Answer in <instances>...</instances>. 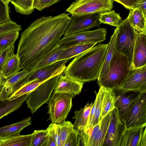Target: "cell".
Instances as JSON below:
<instances>
[{
	"label": "cell",
	"mask_w": 146,
	"mask_h": 146,
	"mask_svg": "<svg viewBox=\"0 0 146 146\" xmlns=\"http://www.w3.org/2000/svg\"><path fill=\"white\" fill-rule=\"evenodd\" d=\"M96 44L90 43L79 44L64 49L60 54L58 60H70L92 48Z\"/></svg>",
	"instance_id": "25"
},
{
	"label": "cell",
	"mask_w": 146,
	"mask_h": 146,
	"mask_svg": "<svg viewBox=\"0 0 146 146\" xmlns=\"http://www.w3.org/2000/svg\"><path fill=\"white\" fill-rule=\"evenodd\" d=\"M84 84L77 80L64 76L62 74L60 75L54 92L68 94L73 97L80 93Z\"/></svg>",
	"instance_id": "18"
},
{
	"label": "cell",
	"mask_w": 146,
	"mask_h": 146,
	"mask_svg": "<svg viewBox=\"0 0 146 146\" xmlns=\"http://www.w3.org/2000/svg\"><path fill=\"white\" fill-rule=\"evenodd\" d=\"M137 8L146 15V0H141L137 3L134 8Z\"/></svg>",
	"instance_id": "44"
},
{
	"label": "cell",
	"mask_w": 146,
	"mask_h": 146,
	"mask_svg": "<svg viewBox=\"0 0 146 146\" xmlns=\"http://www.w3.org/2000/svg\"><path fill=\"white\" fill-rule=\"evenodd\" d=\"M48 131L45 130H35L33 132L30 146H42L46 138Z\"/></svg>",
	"instance_id": "36"
},
{
	"label": "cell",
	"mask_w": 146,
	"mask_h": 146,
	"mask_svg": "<svg viewBox=\"0 0 146 146\" xmlns=\"http://www.w3.org/2000/svg\"><path fill=\"white\" fill-rule=\"evenodd\" d=\"M107 33L106 28L80 32L64 36L60 39L58 44L60 47L65 49L79 44H97L106 40Z\"/></svg>",
	"instance_id": "7"
},
{
	"label": "cell",
	"mask_w": 146,
	"mask_h": 146,
	"mask_svg": "<svg viewBox=\"0 0 146 146\" xmlns=\"http://www.w3.org/2000/svg\"><path fill=\"white\" fill-rule=\"evenodd\" d=\"M113 3V0H76L66 11L71 15L101 13L111 10Z\"/></svg>",
	"instance_id": "9"
},
{
	"label": "cell",
	"mask_w": 146,
	"mask_h": 146,
	"mask_svg": "<svg viewBox=\"0 0 146 146\" xmlns=\"http://www.w3.org/2000/svg\"><path fill=\"white\" fill-rule=\"evenodd\" d=\"M140 146H146V128L145 127L142 135L140 143Z\"/></svg>",
	"instance_id": "45"
},
{
	"label": "cell",
	"mask_w": 146,
	"mask_h": 146,
	"mask_svg": "<svg viewBox=\"0 0 146 146\" xmlns=\"http://www.w3.org/2000/svg\"><path fill=\"white\" fill-rule=\"evenodd\" d=\"M108 45L99 43L75 56L64 71V75L84 83L97 79Z\"/></svg>",
	"instance_id": "2"
},
{
	"label": "cell",
	"mask_w": 146,
	"mask_h": 146,
	"mask_svg": "<svg viewBox=\"0 0 146 146\" xmlns=\"http://www.w3.org/2000/svg\"><path fill=\"white\" fill-rule=\"evenodd\" d=\"M33 133L15 135L3 142L1 146H30Z\"/></svg>",
	"instance_id": "29"
},
{
	"label": "cell",
	"mask_w": 146,
	"mask_h": 146,
	"mask_svg": "<svg viewBox=\"0 0 146 146\" xmlns=\"http://www.w3.org/2000/svg\"><path fill=\"white\" fill-rule=\"evenodd\" d=\"M64 49L58 44L42 58L34 67L32 70L38 69L58 61V58Z\"/></svg>",
	"instance_id": "30"
},
{
	"label": "cell",
	"mask_w": 146,
	"mask_h": 146,
	"mask_svg": "<svg viewBox=\"0 0 146 146\" xmlns=\"http://www.w3.org/2000/svg\"><path fill=\"white\" fill-rule=\"evenodd\" d=\"M110 118V112L92 128L78 135L79 146H102Z\"/></svg>",
	"instance_id": "8"
},
{
	"label": "cell",
	"mask_w": 146,
	"mask_h": 146,
	"mask_svg": "<svg viewBox=\"0 0 146 146\" xmlns=\"http://www.w3.org/2000/svg\"><path fill=\"white\" fill-rule=\"evenodd\" d=\"M123 123L126 129L146 126V92L141 93Z\"/></svg>",
	"instance_id": "11"
},
{
	"label": "cell",
	"mask_w": 146,
	"mask_h": 146,
	"mask_svg": "<svg viewBox=\"0 0 146 146\" xmlns=\"http://www.w3.org/2000/svg\"><path fill=\"white\" fill-rule=\"evenodd\" d=\"M21 69L19 58L17 54H14L7 59L1 69L0 74L5 79Z\"/></svg>",
	"instance_id": "26"
},
{
	"label": "cell",
	"mask_w": 146,
	"mask_h": 146,
	"mask_svg": "<svg viewBox=\"0 0 146 146\" xmlns=\"http://www.w3.org/2000/svg\"><path fill=\"white\" fill-rule=\"evenodd\" d=\"M100 13L82 14H72L70 22L63 35L64 36L88 31L90 28L100 27Z\"/></svg>",
	"instance_id": "10"
},
{
	"label": "cell",
	"mask_w": 146,
	"mask_h": 146,
	"mask_svg": "<svg viewBox=\"0 0 146 146\" xmlns=\"http://www.w3.org/2000/svg\"><path fill=\"white\" fill-rule=\"evenodd\" d=\"M121 18L119 14L116 13L114 10H110L100 13L99 21L101 23L107 24L117 27Z\"/></svg>",
	"instance_id": "32"
},
{
	"label": "cell",
	"mask_w": 146,
	"mask_h": 146,
	"mask_svg": "<svg viewBox=\"0 0 146 146\" xmlns=\"http://www.w3.org/2000/svg\"><path fill=\"white\" fill-rule=\"evenodd\" d=\"M46 129L48 134L55 140L56 146H61V140L58 131L57 124L52 123Z\"/></svg>",
	"instance_id": "40"
},
{
	"label": "cell",
	"mask_w": 146,
	"mask_h": 146,
	"mask_svg": "<svg viewBox=\"0 0 146 146\" xmlns=\"http://www.w3.org/2000/svg\"><path fill=\"white\" fill-rule=\"evenodd\" d=\"M34 0H10L16 11L24 15H29L33 11Z\"/></svg>",
	"instance_id": "31"
},
{
	"label": "cell",
	"mask_w": 146,
	"mask_h": 146,
	"mask_svg": "<svg viewBox=\"0 0 146 146\" xmlns=\"http://www.w3.org/2000/svg\"><path fill=\"white\" fill-rule=\"evenodd\" d=\"M57 126L61 140V146H64L68 136L74 131V126L70 121L64 120L57 124Z\"/></svg>",
	"instance_id": "33"
},
{
	"label": "cell",
	"mask_w": 146,
	"mask_h": 146,
	"mask_svg": "<svg viewBox=\"0 0 146 146\" xmlns=\"http://www.w3.org/2000/svg\"><path fill=\"white\" fill-rule=\"evenodd\" d=\"M11 20L8 5L0 0V25Z\"/></svg>",
	"instance_id": "39"
},
{
	"label": "cell",
	"mask_w": 146,
	"mask_h": 146,
	"mask_svg": "<svg viewBox=\"0 0 146 146\" xmlns=\"http://www.w3.org/2000/svg\"><path fill=\"white\" fill-rule=\"evenodd\" d=\"M68 59L57 61L38 69L32 70L29 76L17 86L15 91L26 84L35 80L44 81L56 75L62 74L65 69Z\"/></svg>",
	"instance_id": "12"
},
{
	"label": "cell",
	"mask_w": 146,
	"mask_h": 146,
	"mask_svg": "<svg viewBox=\"0 0 146 146\" xmlns=\"http://www.w3.org/2000/svg\"><path fill=\"white\" fill-rule=\"evenodd\" d=\"M106 88L102 101V109L100 121L115 108V98L114 90L113 89Z\"/></svg>",
	"instance_id": "28"
},
{
	"label": "cell",
	"mask_w": 146,
	"mask_h": 146,
	"mask_svg": "<svg viewBox=\"0 0 146 146\" xmlns=\"http://www.w3.org/2000/svg\"><path fill=\"white\" fill-rule=\"evenodd\" d=\"M30 93L11 100L8 98L0 99V119L19 108L26 100Z\"/></svg>",
	"instance_id": "21"
},
{
	"label": "cell",
	"mask_w": 146,
	"mask_h": 146,
	"mask_svg": "<svg viewBox=\"0 0 146 146\" xmlns=\"http://www.w3.org/2000/svg\"><path fill=\"white\" fill-rule=\"evenodd\" d=\"M106 89L102 86L100 87L99 91L96 94L95 101L92 107L85 131L92 128L100 121L102 101Z\"/></svg>",
	"instance_id": "19"
},
{
	"label": "cell",
	"mask_w": 146,
	"mask_h": 146,
	"mask_svg": "<svg viewBox=\"0 0 146 146\" xmlns=\"http://www.w3.org/2000/svg\"><path fill=\"white\" fill-rule=\"evenodd\" d=\"M31 117H29L12 124L0 127V137L20 133L27 127L31 124Z\"/></svg>",
	"instance_id": "27"
},
{
	"label": "cell",
	"mask_w": 146,
	"mask_h": 146,
	"mask_svg": "<svg viewBox=\"0 0 146 146\" xmlns=\"http://www.w3.org/2000/svg\"><path fill=\"white\" fill-rule=\"evenodd\" d=\"M120 3L125 8L129 10L134 8L136 4L141 0H113Z\"/></svg>",
	"instance_id": "43"
},
{
	"label": "cell",
	"mask_w": 146,
	"mask_h": 146,
	"mask_svg": "<svg viewBox=\"0 0 146 146\" xmlns=\"http://www.w3.org/2000/svg\"><path fill=\"white\" fill-rule=\"evenodd\" d=\"M115 96L114 104L120 119L123 122L141 92L131 90L113 89Z\"/></svg>",
	"instance_id": "13"
},
{
	"label": "cell",
	"mask_w": 146,
	"mask_h": 146,
	"mask_svg": "<svg viewBox=\"0 0 146 146\" xmlns=\"http://www.w3.org/2000/svg\"><path fill=\"white\" fill-rule=\"evenodd\" d=\"M32 71L23 69L5 79L4 85L0 87V99L9 97L18 85L25 80Z\"/></svg>",
	"instance_id": "16"
},
{
	"label": "cell",
	"mask_w": 146,
	"mask_h": 146,
	"mask_svg": "<svg viewBox=\"0 0 146 146\" xmlns=\"http://www.w3.org/2000/svg\"><path fill=\"white\" fill-rule=\"evenodd\" d=\"M2 1L6 4L8 5L9 3L10 2V0H2Z\"/></svg>",
	"instance_id": "47"
},
{
	"label": "cell",
	"mask_w": 146,
	"mask_h": 146,
	"mask_svg": "<svg viewBox=\"0 0 146 146\" xmlns=\"http://www.w3.org/2000/svg\"><path fill=\"white\" fill-rule=\"evenodd\" d=\"M44 81L40 82L38 80L36 79L26 84L14 92L8 98L9 99H13L25 94L30 93Z\"/></svg>",
	"instance_id": "34"
},
{
	"label": "cell",
	"mask_w": 146,
	"mask_h": 146,
	"mask_svg": "<svg viewBox=\"0 0 146 146\" xmlns=\"http://www.w3.org/2000/svg\"><path fill=\"white\" fill-rule=\"evenodd\" d=\"M117 27L118 32L116 40V51L127 57L129 66L137 32L131 26L127 18L121 20Z\"/></svg>",
	"instance_id": "4"
},
{
	"label": "cell",
	"mask_w": 146,
	"mask_h": 146,
	"mask_svg": "<svg viewBox=\"0 0 146 146\" xmlns=\"http://www.w3.org/2000/svg\"><path fill=\"white\" fill-rule=\"evenodd\" d=\"M22 29L21 25L11 20L0 25V36L11 31H19Z\"/></svg>",
	"instance_id": "37"
},
{
	"label": "cell",
	"mask_w": 146,
	"mask_h": 146,
	"mask_svg": "<svg viewBox=\"0 0 146 146\" xmlns=\"http://www.w3.org/2000/svg\"><path fill=\"white\" fill-rule=\"evenodd\" d=\"M129 10L127 18L131 26L138 33L146 34V15L137 8Z\"/></svg>",
	"instance_id": "22"
},
{
	"label": "cell",
	"mask_w": 146,
	"mask_h": 146,
	"mask_svg": "<svg viewBox=\"0 0 146 146\" xmlns=\"http://www.w3.org/2000/svg\"><path fill=\"white\" fill-rule=\"evenodd\" d=\"M60 75H55L46 80L30 93L26 100V104L32 114L47 103L56 87Z\"/></svg>",
	"instance_id": "5"
},
{
	"label": "cell",
	"mask_w": 146,
	"mask_h": 146,
	"mask_svg": "<svg viewBox=\"0 0 146 146\" xmlns=\"http://www.w3.org/2000/svg\"><path fill=\"white\" fill-rule=\"evenodd\" d=\"M61 0H34V7L40 11L48 7L57 3Z\"/></svg>",
	"instance_id": "41"
},
{
	"label": "cell",
	"mask_w": 146,
	"mask_h": 146,
	"mask_svg": "<svg viewBox=\"0 0 146 146\" xmlns=\"http://www.w3.org/2000/svg\"><path fill=\"white\" fill-rule=\"evenodd\" d=\"M110 112V121L102 146H121L126 127L115 108Z\"/></svg>",
	"instance_id": "14"
},
{
	"label": "cell",
	"mask_w": 146,
	"mask_h": 146,
	"mask_svg": "<svg viewBox=\"0 0 146 146\" xmlns=\"http://www.w3.org/2000/svg\"><path fill=\"white\" fill-rule=\"evenodd\" d=\"M5 82V79H4L0 74V87L4 85Z\"/></svg>",
	"instance_id": "46"
},
{
	"label": "cell",
	"mask_w": 146,
	"mask_h": 146,
	"mask_svg": "<svg viewBox=\"0 0 146 146\" xmlns=\"http://www.w3.org/2000/svg\"><path fill=\"white\" fill-rule=\"evenodd\" d=\"M144 127H135L126 129L122 139L121 146H140Z\"/></svg>",
	"instance_id": "23"
},
{
	"label": "cell",
	"mask_w": 146,
	"mask_h": 146,
	"mask_svg": "<svg viewBox=\"0 0 146 146\" xmlns=\"http://www.w3.org/2000/svg\"><path fill=\"white\" fill-rule=\"evenodd\" d=\"M129 70L128 61L125 55L116 51L110 62L107 74L97 79L99 87L111 89L118 88L127 76Z\"/></svg>",
	"instance_id": "3"
},
{
	"label": "cell",
	"mask_w": 146,
	"mask_h": 146,
	"mask_svg": "<svg viewBox=\"0 0 146 146\" xmlns=\"http://www.w3.org/2000/svg\"><path fill=\"white\" fill-rule=\"evenodd\" d=\"M14 44L0 50V74L1 69L8 58L14 54Z\"/></svg>",
	"instance_id": "38"
},
{
	"label": "cell",
	"mask_w": 146,
	"mask_h": 146,
	"mask_svg": "<svg viewBox=\"0 0 146 146\" xmlns=\"http://www.w3.org/2000/svg\"><path fill=\"white\" fill-rule=\"evenodd\" d=\"M19 35V31L8 32L0 36V50L5 48L14 44Z\"/></svg>",
	"instance_id": "35"
},
{
	"label": "cell",
	"mask_w": 146,
	"mask_h": 146,
	"mask_svg": "<svg viewBox=\"0 0 146 146\" xmlns=\"http://www.w3.org/2000/svg\"><path fill=\"white\" fill-rule=\"evenodd\" d=\"M93 104L92 103H88L84 108L74 112V115L72 118L75 119L73 124L74 131L78 135L83 133L85 130Z\"/></svg>",
	"instance_id": "20"
},
{
	"label": "cell",
	"mask_w": 146,
	"mask_h": 146,
	"mask_svg": "<svg viewBox=\"0 0 146 146\" xmlns=\"http://www.w3.org/2000/svg\"><path fill=\"white\" fill-rule=\"evenodd\" d=\"M117 32L118 29L116 27L113 34L111 36L109 42L108 44V45L104 60L97 79L103 77L108 72L110 62L116 51V40Z\"/></svg>",
	"instance_id": "24"
},
{
	"label": "cell",
	"mask_w": 146,
	"mask_h": 146,
	"mask_svg": "<svg viewBox=\"0 0 146 146\" xmlns=\"http://www.w3.org/2000/svg\"><path fill=\"white\" fill-rule=\"evenodd\" d=\"M145 65H146V34L137 32L129 69L137 68Z\"/></svg>",
	"instance_id": "17"
},
{
	"label": "cell",
	"mask_w": 146,
	"mask_h": 146,
	"mask_svg": "<svg viewBox=\"0 0 146 146\" xmlns=\"http://www.w3.org/2000/svg\"><path fill=\"white\" fill-rule=\"evenodd\" d=\"M72 98L68 94L54 92L47 103L52 123L58 124L65 120L72 106Z\"/></svg>",
	"instance_id": "6"
},
{
	"label": "cell",
	"mask_w": 146,
	"mask_h": 146,
	"mask_svg": "<svg viewBox=\"0 0 146 146\" xmlns=\"http://www.w3.org/2000/svg\"><path fill=\"white\" fill-rule=\"evenodd\" d=\"M71 20L65 13L43 16L31 23L21 34L17 54L22 69L32 70L58 44Z\"/></svg>",
	"instance_id": "1"
},
{
	"label": "cell",
	"mask_w": 146,
	"mask_h": 146,
	"mask_svg": "<svg viewBox=\"0 0 146 146\" xmlns=\"http://www.w3.org/2000/svg\"><path fill=\"white\" fill-rule=\"evenodd\" d=\"M118 88L146 92V65L130 69L127 76Z\"/></svg>",
	"instance_id": "15"
},
{
	"label": "cell",
	"mask_w": 146,
	"mask_h": 146,
	"mask_svg": "<svg viewBox=\"0 0 146 146\" xmlns=\"http://www.w3.org/2000/svg\"><path fill=\"white\" fill-rule=\"evenodd\" d=\"M78 136L74 131L68 136L64 146H78Z\"/></svg>",
	"instance_id": "42"
}]
</instances>
